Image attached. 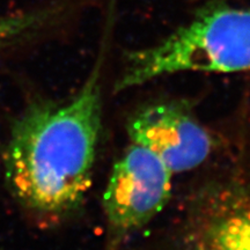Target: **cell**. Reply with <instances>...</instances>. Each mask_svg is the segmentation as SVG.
<instances>
[{
  "mask_svg": "<svg viewBox=\"0 0 250 250\" xmlns=\"http://www.w3.org/2000/svg\"><path fill=\"white\" fill-rule=\"evenodd\" d=\"M129 142L151 149L171 174L198 168L214 149L213 134L197 120L187 101L148 103L129 118Z\"/></svg>",
  "mask_w": 250,
  "mask_h": 250,
  "instance_id": "cell-5",
  "label": "cell"
},
{
  "mask_svg": "<svg viewBox=\"0 0 250 250\" xmlns=\"http://www.w3.org/2000/svg\"><path fill=\"white\" fill-rule=\"evenodd\" d=\"M171 171L155 153L129 142L112 166L103 195V250H122L164 210L171 195Z\"/></svg>",
  "mask_w": 250,
  "mask_h": 250,
  "instance_id": "cell-3",
  "label": "cell"
},
{
  "mask_svg": "<svg viewBox=\"0 0 250 250\" xmlns=\"http://www.w3.org/2000/svg\"><path fill=\"white\" fill-rule=\"evenodd\" d=\"M77 0H62L43 8L0 18V48L57 22L74 8Z\"/></svg>",
  "mask_w": 250,
  "mask_h": 250,
  "instance_id": "cell-6",
  "label": "cell"
},
{
  "mask_svg": "<svg viewBox=\"0 0 250 250\" xmlns=\"http://www.w3.org/2000/svg\"><path fill=\"white\" fill-rule=\"evenodd\" d=\"M182 72H250V6L208 0L160 42L127 52L114 90Z\"/></svg>",
  "mask_w": 250,
  "mask_h": 250,
  "instance_id": "cell-2",
  "label": "cell"
},
{
  "mask_svg": "<svg viewBox=\"0 0 250 250\" xmlns=\"http://www.w3.org/2000/svg\"><path fill=\"white\" fill-rule=\"evenodd\" d=\"M105 42L80 89L65 101L31 103L12 126L5 176L39 223L57 225L83 208L93 182L102 129Z\"/></svg>",
  "mask_w": 250,
  "mask_h": 250,
  "instance_id": "cell-1",
  "label": "cell"
},
{
  "mask_svg": "<svg viewBox=\"0 0 250 250\" xmlns=\"http://www.w3.org/2000/svg\"><path fill=\"white\" fill-rule=\"evenodd\" d=\"M167 250H250V184L214 180L199 188Z\"/></svg>",
  "mask_w": 250,
  "mask_h": 250,
  "instance_id": "cell-4",
  "label": "cell"
}]
</instances>
